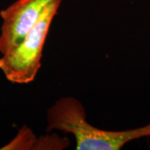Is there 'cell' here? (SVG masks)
I'll use <instances>...</instances> for the list:
<instances>
[{"label": "cell", "instance_id": "2", "mask_svg": "<svg viewBox=\"0 0 150 150\" xmlns=\"http://www.w3.org/2000/svg\"><path fill=\"white\" fill-rule=\"evenodd\" d=\"M61 3L62 0L52 3L21 43L2 54L0 70L7 80L13 83L25 84L35 79L41 68L43 47L50 26Z\"/></svg>", "mask_w": 150, "mask_h": 150}, {"label": "cell", "instance_id": "1", "mask_svg": "<svg viewBox=\"0 0 150 150\" xmlns=\"http://www.w3.org/2000/svg\"><path fill=\"white\" fill-rule=\"evenodd\" d=\"M47 132L58 130L74 135L76 150H119L131 141L150 137V123L128 130H106L87 120L85 108L74 97L58 99L47 111Z\"/></svg>", "mask_w": 150, "mask_h": 150}, {"label": "cell", "instance_id": "4", "mask_svg": "<svg viewBox=\"0 0 150 150\" xmlns=\"http://www.w3.org/2000/svg\"><path fill=\"white\" fill-rule=\"evenodd\" d=\"M68 138H61L57 134H47L37 138L31 129L23 126L17 135L0 149L28 150V149H64L69 146Z\"/></svg>", "mask_w": 150, "mask_h": 150}, {"label": "cell", "instance_id": "3", "mask_svg": "<svg viewBox=\"0 0 150 150\" xmlns=\"http://www.w3.org/2000/svg\"><path fill=\"white\" fill-rule=\"evenodd\" d=\"M56 0H17L0 12V54H4L21 43Z\"/></svg>", "mask_w": 150, "mask_h": 150}]
</instances>
